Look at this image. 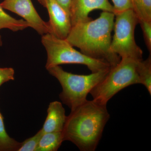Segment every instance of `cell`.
Here are the masks:
<instances>
[{
    "label": "cell",
    "instance_id": "cell-1",
    "mask_svg": "<svg viewBox=\"0 0 151 151\" xmlns=\"http://www.w3.org/2000/svg\"><path fill=\"white\" fill-rule=\"evenodd\" d=\"M110 117L107 105L86 100L67 116L63 141L71 142L81 151H95Z\"/></svg>",
    "mask_w": 151,
    "mask_h": 151
},
{
    "label": "cell",
    "instance_id": "cell-2",
    "mask_svg": "<svg viewBox=\"0 0 151 151\" xmlns=\"http://www.w3.org/2000/svg\"><path fill=\"white\" fill-rule=\"evenodd\" d=\"M115 17L113 13L103 11L96 19L72 26L65 40L86 56L114 67L121 60V57L111 49Z\"/></svg>",
    "mask_w": 151,
    "mask_h": 151
},
{
    "label": "cell",
    "instance_id": "cell-3",
    "mask_svg": "<svg viewBox=\"0 0 151 151\" xmlns=\"http://www.w3.org/2000/svg\"><path fill=\"white\" fill-rule=\"evenodd\" d=\"M111 68L89 75H78L67 72L59 65L47 70L58 80L62 88L59 97L63 104L74 110L87 100L92 89L105 78Z\"/></svg>",
    "mask_w": 151,
    "mask_h": 151
},
{
    "label": "cell",
    "instance_id": "cell-4",
    "mask_svg": "<svg viewBox=\"0 0 151 151\" xmlns=\"http://www.w3.org/2000/svg\"><path fill=\"white\" fill-rule=\"evenodd\" d=\"M41 42L46 50V69L64 64L86 65L92 73L111 68L108 63L91 58L78 51L65 39L59 38L50 33L42 35Z\"/></svg>",
    "mask_w": 151,
    "mask_h": 151
},
{
    "label": "cell",
    "instance_id": "cell-5",
    "mask_svg": "<svg viewBox=\"0 0 151 151\" xmlns=\"http://www.w3.org/2000/svg\"><path fill=\"white\" fill-rule=\"evenodd\" d=\"M138 61L130 58H122L111 67L105 78L90 92L93 100L102 105H107L115 94L127 86L140 84L137 72Z\"/></svg>",
    "mask_w": 151,
    "mask_h": 151
},
{
    "label": "cell",
    "instance_id": "cell-6",
    "mask_svg": "<svg viewBox=\"0 0 151 151\" xmlns=\"http://www.w3.org/2000/svg\"><path fill=\"white\" fill-rule=\"evenodd\" d=\"M115 16L111 51L122 58L142 60V50L135 40V29L139 24V19L134 12L132 9H129L115 14Z\"/></svg>",
    "mask_w": 151,
    "mask_h": 151
},
{
    "label": "cell",
    "instance_id": "cell-7",
    "mask_svg": "<svg viewBox=\"0 0 151 151\" xmlns=\"http://www.w3.org/2000/svg\"><path fill=\"white\" fill-rule=\"evenodd\" d=\"M1 6L23 18L29 27L35 30L40 35L49 33L48 22L42 19L33 4L32 0H4Z\"/></svg>",
    "mask_w": 151,
    "mask_h": 151
},
{
    "label": "cell",
    "instance_id": "cell-8",
    "mask_svg": "<svg viewBox=\"0 0 151 151\" xmlns=\"http://www.w3.org/2000/svg\"><path fill=\"white\" fill-rule=\"evenodd\" d=\"M47 10L49 33L59 38L65 39L72 25L70 14L55 0H38Z\"/></svg>",
    "mask_w": 151,
    "mask_h": 151
},
{
    "label": "cell",
    "instance_id": "cell-9",
    "mask_svg": "<svg viewBox=\"0 0 151 151\" xmlns=\"http://www.w3.org/2000/svg\"><path fill=\"white\" fill-rule=\"evenodd\" d=\"M96 9L114 12L113 5L108 0H72L70 13L72 25L91 20L89 14Z\"/></svg>",
    "mask_w": 151,
    "mask_h": 151
},
{
    "label": "cell",
    "instance_id": "cell-10",
    "mask_svg": "<svg viewBox=\"0 0 151 151\" xmlns=\"http://www.w3.org/2000/svg\"><path fill=\"white\" fill-rule=\"evenodd\" d=\"M67 116L62 103L58 101L51 102L47 110V116L41 130L42 133L62 132Z\"/></svg>",
    "mask_w": 151,
    "mask_h": 151
},
{
    "label": "cell",
    "instance_id": "cell-11",
    "mask_svg": "<svg viewBox=\"0 0 151 151\" xmlns=\"http://www.w3.org/2000/svg\"><path fill=\"white\" fill-rule=\"evenodd\" d=\"M64 142L62 132H50L42 134L36 151H56Z\"/></svg>",
    "mask_w": 151,
    "mask_h": 151
},
{
    "label": "cell",
    "instance_id": "cell-12",
    "mask_svg": "<svg viewBox=\"0 0 151 151\" xmlns=\"http://www.w3.org/2000/svg\"><path fill=\"white\" fill-rule=\"evenodd\" d=\"M28 27H29V26L25 21L11 17L4 11L0 5V29H6L17 32Z\"/></svg>",
    "mask_w": 151,
    "mask_h": 151
},
{
    "label": "cell",
    "instance_id": "cell-13",
    "mask_svg": "<svg viewBox=\"0 0 151 151\" xmlns=\"http://www.w3.org/2000/svg\"><path fill=\"white\" fill-rule=\"evenodd\" d=\"M137 72L140 84L145 86L151 94V53L145 60L138 61L137 65Z\"/></svg>",
    "mask_w": 151,
    "mask_h": 151
},
{
    "label": "cell",
    "instance_id": "cell-14",
    "mask_svg": "<svg viewBox=\"0 0 151 151\" xmlns=\"http://www.w3.org/2000/svg\"><path fill=\"white\" fill-rule=\"evenodd\" d=\"M21 143L8 134L2 115L0 112V151H17Z\"/></svg>",
    "mask_w": 151,
    "mask_h": 151
},
{
    "label": "cell",
    "instance_id": "cell-15",
    "mask_svg": "<svg viewBox=\"0 0 151 151\" xmlns=\"http://www.w3.org/2000/svg\"><path fill=\"white\" fill-rule=\"evenodd\" d=\"M132 9L139 20L151 22V0H131Z\"/></svg>",
    "mask_w": 151,
    "mask_h": 151
},
{
    "label": "cell",
    "instance_id": "cell-16",
    "mask_svg": "<svg viewBox=\"0 0 151 151\" xmlns=\"http://www.w3.org/2000/svg\"><path fill=\"white\" fill-rule=\"evenodd\" d=\"M42 134L43 133L41 129L34 136L21 143L20 146L17 151H36Z\"/></svg>",
    "mask_w": 151,
    "mask_h": 151
},
{
    "label": "cell",
    "instance_id": "cell-17",
    "mask_svg": "<svg viewBox=\"0 0 151 151\" xmlns=\"http://www.w3.org/2000/svg\"><path fill=\"white\" fill-rule=\"evenodd\" d=\"M139 24L140 25L142 30L143 37L146 46L150 53L151 52V22L143 20H139Z\"/></svg>",
    "mask_w": 151,
    "mask_h": 151
},
{
    "label": "cell",
    "instance_id": "cell-18",
    "mask_svg": "<svg viewBox=\"0 0 151 151\" xmlns=\"http://www.w3.org/2000/svg\"><path fill=\"white\" fill-rule=\"evenodd\" d=\"M15 71L12 68H0V86L6 82L14 79Z\"/></svg>",
    "mask_w": 151,
    "mask_h": 151
},
{
    "label": "cell",
    "instance_id": "cell-19",
    "mask_svg": "<svg viewBox=\"0 0 151 151\" xmlns=\"http://www.w3.org/2000/svg\"><path fill=\"white\" fill-rule=\"evenodd\" d=\"M114 14H116L129 9H132L131 0H112Z\"/></svg>",
    "mask_w": 151,
    "mask_h": 151
},
{
    "label": "cell",
    "instance_id": "cell-20",
    "mask_svg": "<svg viewBox=\"0 0 151 151\" xmlns=\"http://www.w3.org/2000/svg\"><path fill=\"white\" fill-rule=\"evenodd\" d=\"M55 1L70 14V9L72 0H55Z\"/></svg>",
    "mask_w": 151,
    "mask_h": 151
},
{
    "label": "cell",
    "instance_id": "cell-21",
    "mask_svg": "<svg viewBox=\"0 0 151 151\" xmlns=\"http://www.w3.org/2000/svg\"><path fill=\"white\" fill-rule=\"evenodd\" d=\"M2 45V41L1 37L0 35V47Z\"/></svg>",
    "mask_w": 151,
    "mask_h": 151
}]
</instances>
